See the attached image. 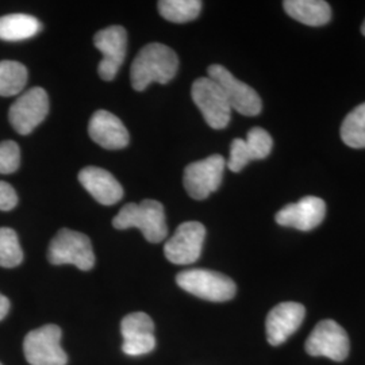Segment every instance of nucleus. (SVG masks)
Returning <instances> with one entry per match:
<instances>
[{"label":"nucleus","instance_id":"nucleus-25","mask_svg":"<svg viewBox=\"0 0 365 365\" xmlns=\"http://www.w3.org/2000/svg\"><path fill=\"white\" fill-rule=\"evenodd\" d=\"M21 165V149L14 141L0 143V173L10 175Z\"/></svg>","mask_w":365,"mask_h":365},{"label":"nucleus","instance_id":"nucleus-24","mask_svg":"<svg viewBox=\"0 0 365 365\" xmlns=\"http://www.w3.org/2000/svg\"><path fill=\"white\" fill-rule=\"evenodd\" d=\"M24 261L18 235L10 227H0V267L14 268Z\"/></svg>","mask_w":365,"mask_h":365},{"label":"nucleus","instance_id":"nucleus-2","mask_svg":"<svg viewBox=\"0 0 365 365\" xmlns=\"http://www.w3.org/2000/svg\"><path fill=\"white\" fill-rule=\"evenodd\" d=\"M113 226L118 230H126L130 227L140 229L145 240L152 244L164 241L168 235L164 206L153 199H145L141 203L125 205L113 220Z\"/></svg>","mask_w":365,"mask_h":365},{"label":"nucleus","instance_id":"nucleus-6","mask_svg":"<svg viewBox=\"0 0 365 365\" xmlns=\"http://www.w3.org/2000/svg\"><path fill=\"white\" fill-rule=\"evenodd\" d=\"M61 329L56 325H45L31 330L24 342V352L29 364L66 365V353L61 348Z\"/></svg>","mask_w":365,"mask_h":365},{"label":"nucleus","instance_id":"nucleus-21","mask_svg":"<svg viewBox=\"0 0 365 365\" xmlns=\"http://www.w3.org/2000/svg\"><path fill=\"white\" fill-rule=\"evenodd\" d=\"M26 66L18 61H0V96H14L26 87Z\"/></svg>","mask_w":365,"mask_h":365},{"label":"nucleus","instance_id":"nucleus-17","mask_svg":"<svg viewBox=\"0 0 365 365\" xmlns=\"http://www.w3.org/2000/svg\"><path fill=\"white\" fill-rule=\"evenodd\" d=\"M88 133L92 141L110 150L123 149L130 141L129 131L122 120L106 110H99L92 115Z\"/></svg>","mask_w":365,"mask_h":365},{"label":"nucleus","instance_id":"nucleus-26","mask_svg":"<svg viewBox=\"0 0 365 365\" xmlns=\"http://www.w3.org/2000/svg\"><path fill=\"white\" fill-rule=\"evenodd\" d=\"M18 205V195L13 185L0 180V211H10Z\"/></svg>","mask_w":365,"mask_h":365},{"label":"nucleus","instance_id":"nucleus-3","mask_svg":"<svg viewBox=\"0 0 365 365\" xmlns=\"http://www.w3.org/2000/svg\"><path fill=\"white\" fill-rule=\"evenodd\" d=\"M178 286L210 302H227L235 298V283L226 274L209 269H187L176 276Z\"/></svg>","mask_w":365,"mask_h":365},{"label":"nucleus","instance_id":"nucleus-9","mask_svg":"<svg viewBox=\"0 0 365 365\" xmlns=\"http://www.w3.org/2000/svg\"><path fill=\"white\" fill-rule=\"evenodd\" d=\"M306 352L314 357H327L333 361H344L351 349L345 329L333 319L321 321L306 341Z\"/></svg>","mask_w":365,"mask_h":365},{"label":"nucleus","instance_id":"nucleus-4","mask_svg":"<svg viewBox=\"0 0 365 365\" xmlns=\"http://www.w3.org/2000/svg\"><path fill=\"white\" fill-rule=\"evenodd\" d=\"M48 259L53 265L71 264L81 271H90L95 265L91 240L80 232L61 229L49 245Z\"/></svg>","mask_w":365,"mask_h":365},{"label":"nucleus","instance_id":"nucleus-11","mask_svg":"<svg viewBox=\"0 0 365 365\" xmlns=\"http://www.w3.org/2000/svg\"><path fill=\"white\" fill-rule=\"evenodd\" d=\"M205 238L206 227L200 222H184L164 247L167 260L176 265L194 264L200 257Z\"/></svg>","mask_w":365,"mask_h":365},{"label":"nucleus","instance_id":"nucleus-13","mask_svg":"<svg viewBox=\"0 0 365 365\" xmlns=\"http://www.w3.org/2000/svg\"><path fill=\"white\" fill-rule=\"evenodd\" d=\"M122 351L129 356H143L156 348L155 324L146 313H131L120 322Z\"/></svg>","mask_w":365,"mask_h":365},{"label":"nucleus","instance_id":"nucleus-10","mask_svg":"<svg viewBox=\"0 0 365 365\" xmlns=\"http://www.w3.org/2000/svg\"><path fill=\"white\" fill-rule=\"evenodd\" d=\"M48 114V93L41 87H34L14 102L9 111V119L14 130L21 135H27L45 120Z\"/></svg>","mask_w":365,"mask_h":365},{"label":"nucleus","instance_id":"nucleus-28","mask_svg":"<svg viewBox=\"0 0 365 365\" xmlns=\"http://www.w3.org/2000/svg\"><path fill=\"white\" fill-rule=\"evenodd\" d=\"M361 33H363V36H365V21L364 24H363V26H361Z\"/></svg>","mask_w":365,"mask_h":365},{"label":"nucleus","instance_id":"nucleus-7","mask_svg":"<svg viewBox=\"0 0 365 365\" xmlns=\"http://www.w3.org/2000/svg\"><path fill=\"white\" fill-rule=\"evenodd\" d=\"M207 72L209 78L221 87L232 110L247 117H255L260 114L262 110L261 98L248 84L240 81L230 73V71L218 64L209 66Z\"/></svg>","mask_w":365,"mask_h":365},{"label":"nucleus","instance_id":"nucleus-22","mask_svg":"<svg viewBox=\"0 0 365 365\" xmlns=\"http://www.w3.org/2000/svg\"><path fill=\"white\" fill-rule=\"evenodd\" d=\"M202 10L199 0H161L158 11L161 16L173 24H187L196 19Z\"/></svg>","mask_w":365,"mask_h":365},{"label":"nucleus","instance_id":"nucleus-27","mask_svg":"<svg viewBox=\"0 0 365 365\" xmlns=\"http://www.w3.org/2000/svg\"><path fill=\"white\" fill-rule=\"evenodd\" d=\"M9 310H10V300L0 294V321L9 314Z\"/></svg>","mask_w":365,"mask_h":365},{"label":"nucleus","instance_id":"nucleus-15","mask_svg":"<svg viewBox=\"0 0 365 365\" xmlns=\"http://www.w3.org/2000/svg\"><path fill=\"white\" fill-rule=\"evenodd\" d=\"M274 146L271 134L261 128L250 129L245 140L235 138L230 146V157L226 163L233 172H241L250 161L269 156Z\"/></svg>","mask_w":365,"mask_h":365},{"label":"nucleus","instance_id":"nucleus-8","mask_svg":"<svg viewBox=\"0 0 365 365\" xmlns=\"http://www.w3.org/2000/svg\"><path fill=\"white\" fill-rule=\"evenodd\" d=\"M225 168L226 161L220 155H212L187 165L182 179L187 194L196 200L209 197L220 188Z\"/></svg>","mask_w":365,"mask_h":365},{"label":"nucleus","instance_id":"nucleus-5","mask_svg":"<svg viewBox=\"0 0 365 365\" xmlns=\"http://www.w3.org/2000/svg\"><path fill=\"white\" fill-rule=\"evenodd\" d=\"M191 96L210 128L221 130L229 125L232 107L221 87L214 80L210 78L195 80L192 84Z\"/></svg>","mask_w":365,"mask_h":365},{"label":"nucleus","instance_id":"nucleus-16","mask_svg":"<svg viewBox=\"0 0 365 365\" xmlns=\"http://www.w3.org/2000/svg\"><path fill=\"white\" fill-rule=\"evenodd\" d=\"M304 315V306L297 302H283L274 306L265 321L268 342L274 346L284 344L299 329Z\"/></svg>","mask_w":365,"mask_h":365},{"label":"nucleus","instance_id":"nucleus-23","mask_svg":"<svg viewBox=\"0 0 365 365\" xmlns=\"http://www.w3.org/2000/svg\"><path fill=\"white\" fill-rule=\"evenodd\" d=\"M341 140L354 149L365 148V103L357 106L344 119Z\"/></svg>","mask_w":365,"mask_h":365},{"label":"nucleus","instance_id":"nucleus-29","mask_svg":"<svg viewBox=\"0 0 365 365\" xmlns=\"http://www.w3.org/2000/svg\"><path fill=\"white\" fill-rule=\"evenodd\" d=\"M0 365H1V364H0Z\"/></svg>","mask_w":365,"mask_h":365},{"label":"nucleus","instance_id":"nucleus-14","mask_svg":"<svg viewBox=\"0 0 365 365\" xmlns=\"http://www.w3.org/2000/svg\"><path fill=\"white\" fill-rule=\"evenodd\" d=\"M327 214V205L321 197L306 196L299 202L287 205L277 211L274 220L284 227H292L300 232H310L319 226Z\"/></svg>","mask_w":365,"mask_h":365},{"label":"nucleus","instance_id":"nucleus-18","mask_svg":"<svg viewBox=\"0 0 365 365\" xmlns=\"http://www.w3.org/2000/svg\"><path fill=\"white\" fill-rule=\"evenodd\" d=\"M78 182L101 205L111 206L123 197L120 182L103 168L86 167L78 173Z\"/></svg>","mask_w":365,"mask_h":365},{"label":"nucleus","instance_id":"nucleus-20","mask_svg":"<svg viewBox=\"0 0 365 365\" xmlns=\"http://www.w3.org/2000/svg\"><path fill=\"white\" fill-rule=\"evenodd\" d=\"M42 25L36 16L27 14H10L0 16V39L3 41H25L37 36Z\"/></svg>","mask_w":365,"mask_h":365},{"label":"nucleus","instance_id":"nucleus-1","mask_svg":"<svg viewBox=\"0 0 365 365\" xmlns=\"http://www.w3.org/2000/svg\"><path fill=\"white\" fill-rule=\"evenodd\" d=\"M178 54L163 43H149L134 58L130 69L131 87L144 91L152 83L167 84L176 76Z\"/></svg>","mask_w":365,"mask_h":365},{"label":"nucleus","instance_id":"nucleus-12","mask_svg":"<svg viewBox=\"0 0 365 365\" xmlns=\"http://www.w3.org/2000/svg\"><path fill=\"white\" fill-rule=\"evenodd\" d=\"M93 45L103 54V58L98 66L99 76L106 81H110L117 76L126 56V30L122 26L106 27L95 34Z\"/></svg>","mask_w":365,"mask_h":365},{"label":"nucleus","instance_id":"nucleus-19","mask_svg":"<svg viewBox=\"0 0 365 365\" xmlns=\"http://www.w3.org/2000/svg\"><path fill=\"white\" fill-rule=\"evenodd\" d=\"M283 7L292 19L307 26H325L331 19V9L324 0H286Z\"/></svg>","mask_w":365,"mask_h":365}]
</instances>
